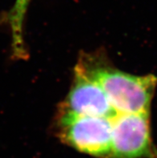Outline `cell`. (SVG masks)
Wrapping results in <instances>:
<instances>
[{
  "label": "cell",
  "mask_w": 157,
  "mask_h": 158,
  "mask_svg": "<svg viewBox=\"0 0 157 158\" xmlns=\"http://www.w3.org/2000/svg\"><path fill=\"white\" fill-rule=\"evenodd\" d=\"M77 64L99 83L118 114L150 112L157 86L155 76L129 74L91 56H84Z\"/></svg>",
  "instance_id": "cell-1"
},
{
  "label": "cell",
  "mask_w": 157,
  "mask_h": 158,
  "mask_svg": "<svg viewBox=\"0 0 157 158\" xmlns=\"http://www.w3.org/2000/svg\"><path fill=\"white\" fill-rule=\"evenodd\" d=\"M111 129L110 118L59 112L57 133L60 140L84 154L97 158H110Z\"/></svg>",
  "instance_id": "cell-2"
},
{
  "label": "cell",
  "mask_w": 157,
  "mask_h": 158,
  "mask_svg": "<svg viewBox=\"0 0 157 158\" xmlns=\"http://www.w3.org/2000/svg\"><path fill=\"white\" fill-rule=\"evenodd\" d=\"M110 158H157L150 112L119 113L111 119Z\"/></svg>",
  "instance_id": "cell-3"
},
{
  "label": "cell",
  "mask_w": 157,
  "mask_h": 158,
  "mask_svg": "<svg viewBox=\"0 0 157 158\" xmlns=\"http://www.w3.org/2000/svg\"><path fill=\"white\" fill-rule=\"evenodd\" d=\"M60 111L110 119L118 114L99 83L78 64L72 88Z\"/></svg>",
  "instance_id": "cell-4"
},
{
  "label": "cell",
  "mask_w": 157,
  "mask_h": 158,
  "mask_svg": "<svg viewBox=\"0 0 157 158\" xmlns=\"http://www.w3.org/2000/svg\"><path fill=\"white\" fill-rule=\"evenodd\" d=\"M30 2L31 0H15L6 15V22L11 33L12 56L15 60H23L28 57L23 38V25Z\"/></svg>",
  "instance_id": "cell-5"
}]
</instances>
